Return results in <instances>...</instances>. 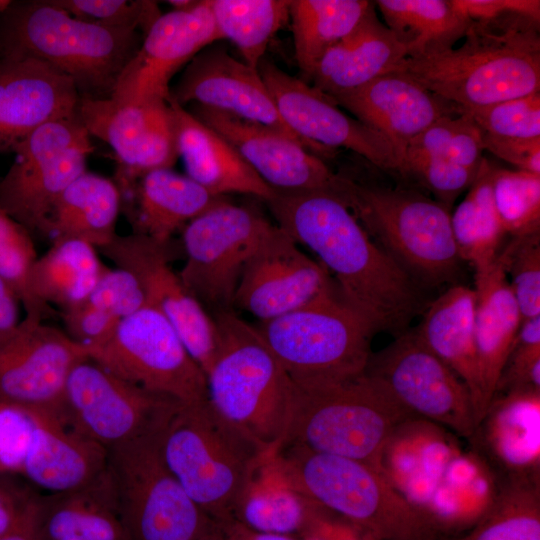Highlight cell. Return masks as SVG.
<instances>
[{
	"label": "cell",
	"mask_w": 540,
	"mask_h": 540,
	"mask_svg": "<svg viewBox=\"0 0 540 540\" xmlns=\"http://www.w3.org/2000/svg\"><path fill=\"white\" fill-rule=\"evenodd\" d=\"M266 203L278 226L317 254L343 300L374 334L408 330L423 309L421 288L375 244L340 197L274 190Z\"/></svg>",
	"instance_id": "1"
},
{
	"label": "cell",
	"mask_w": 540,
	"mask_h": 540,
	"mask_svg": "<svg viewBox=\"0 0 540 540\" xmlns=\"http://www.w3.org/2000/svg\"><path fill=\"white\" fill-rule=\"evenodd\" d=\"M463 38L459 47L406 57L389 72L462 109L540 92L538 22L518 15L471 21Z\"/></svg>",
	"instance_id": "2"
},
{
	"label": "cell",
	"mask_w": 540,
	"mask_h": 540,
	"mask_svg": "<svg viewBox=\"0 0 540 540\" xmlns=\"http://www.w3.org/2000/svg\"><path fill=\"white\" fill-rule=\"evenodd\" d=\"M144 35L74 17L51 0L11 3L0 13V56L31 58L69 77L82 99H108Z\"/></svg>",
	"instance_id": "3"
},
{
	"label": "cell",
	"mask_w": 540,
	"mask_h": 540,
	"mask_svg": "<svg viewBox=\"0 0 540 540\" xmlns=\"http://www.w3.org/2000/svg\"><path fill=\"white\" fill-rule=\"evenodd\" d=\"M294 386L284 444L355 459L383 472V456L391 438L415 416L366 369L346 378Z\"/></svg>",
	"instance_id": "4"
},
{
	"label": "cell",
	"mask_w": 540,
	"mask_h": 540,
	"mask_svg": "<svg viewBox=\"0 0 540 540\" xmlns=\"http://www.w3.org/2000/svg\"><path fill=\"white\" fill-rule=\"evenodd\" d=\"M160 451L187 495L217 523L234 521L248 484L273 456L208 399L180 403L161 430Z\"/></svg>",
	"instance_id": "5"
},
{
	"label": "cell",
	"mask_w": 540,
	"mask_h": 540,
	"mask_svg": "<svg viewBox=\"0 0 540 540\" xmlns=\"http://www.w3.org/2000/svg\"><path fill=\"white\" fill-rule=\"evenodd\" d=\"M273 462L301 495L377 540H438L431 520L387 475L355 459L284 444Z\"/></svg>",
	"instance_id": "6"
},
{
	"label": "cell",
	"mask_w": 540,
	"mask_h": 540,
	"mask_svg": "<svg viewBox=\"0 0 540 540\" xmlns=\"http://www.w3.org/2000/svg\"><path fill=\"white\" fill-rule=\"evenodd\" d=\"M220 345L206 373L208 400L228 422L275 455L283 446L295 386L255 326L214 313Z\"/></svg>",
	"instance_id": "7"
},
{
	"label": "cell",
	"mask_w": 540,
	"mask_h": 540,
	"mask_svg": "<svg viewBox=\"0 0 540 540\" xmlns=\"http://www.w3.org/2000/svg\"><path fill=\"white\" fill-rule=\"evenodd\" d=\"M343 201L375 244L420 288L456 279L462 260L447 207L414 189L350 178Z\"/></svg>",
	"instance_id": "8"
},
{
	"label": "cell",
	"mask_w": 540,
	"mask_h": 540,
	"mask_svg": "<svg viewBox=\"0 0 540 540\" xmlns=\"http://www.w3.org/2000/svg\"><path fill=\"white\" fill-rule=\"evenodd\" d=\"M161 430L108 449L119 512L128 540H198L218 523L187 495L160 451Z\"/></svg>",
	"instance_id": "9"
},
{
	"label": "cell",
	"mask_w": 540,
	"mask_h": 540,
	"mask_svg": "<svg viewBox=\"0 0 540 540\" xmlns=\"http://www.w3.org/2000/svg\"><path fill=\"white\" fill-rule=\"evenodd\" d=\"M294 383L365 371L373 332L340 293L255 326Z\"/></svg>",
	"instance_id": "10"
},
{
	"label": "cell",
	"mask_w": 540,
	"mask_h": 540,
	"mask_svg": "<svg viewBox=\"0 0 540 540\" xmlns=\"http://www.w3.org/2000/svg\"><path fill=\"white\" fill-rule=\"evenodd\" d=\"M91 136L77 115L43 124L13 152L0 179V207L31 235L49 238V217L64 190L86 171Z\"/></svg>",
	"instance_id": "11"
},
{
	"label": "cell",
	"mask_w": 540,
	"mask_h": 540,
	"mask_svg": "<svg viewBox=\"0 0 540 540\" xmlns=\"http://www.w3.org/2000/svg\"><path fill=\"white\" fill-rule=\"evenodd\" d=\"M90 359L145 390L183 403L208 399L207 379L167 319L146 305L124 318Z\"/></svg>",
	"instance_id": "12"
},
{
	"label": "cell",
	"mask_w": 540,
	"mask_h": 540,
	"mask_svg": "<svg viewBox=\"0 0 540 540\" xmlns=\"http://www.w3.org/2000/svg\"><path fill=\"white\" fill-rule=\"evenodd\" d=\"M274 226L228 198L208 209L182 229V283L215 313L231 310L244 267Z\"/></svg>",
	"instance_id": "13"
},
{
	"label": "cell",
	"mask_w": 540,
	"mask_h": 540,
	"mask_svg": "<svg viewBox=\"0 0 540 540\" xmlns=\"http://www.w3.org/2000/svg\"><path fill=\"white\" fill-rule=\"evenodd\" d=\"M180 403L130 383L88 357L67 378L58 418L109 449L162 429Z\"/></svg>",
	"instance_id": "14"
},
{
	"label": "cell",
	"mask_w": 540,
	"mask_h": 540,
	"mask_svg": "<svg viewBox=\"0 0 540 540\" xmlns=\"http://www.w3.org/2000/svg\"><path fill=\"white\" fill-rule=\"evenodd\" d=\"M366 371L382 380L414 415L468 439L476 427L468 388L457 374L408 329L377 354Z\"/></svg>",
	"instance_id": "15"
},
{
	"label": "cell",
	"mask_w": 540,
	"mask_h": 540,
	"mask_svg": "<svg viewBox=\"0 0 540 540\" xmlns=\"http://www.w3.org/2000/svg\"><path fill=\"white\" fill-rule=\"evenodd\" d=\"M180 250L173 242L161 243L143 235H129L113 248L111 261L140 282L147 305L171 324L186 350L206 373L214 362L220 335L214 317L184 286L170 266Z\"/></svg>",
	"instance_id": "16"
},
{
	"label": "cell",
	"mask_w": 540,
	"mask_h": 540,
	"mask_svg": "<svg viewBox=\"0 0 540 540\" xmlns=\"http://www.w3.org/2000/svg\"><path fill=\"white\" fill-rule=\"evenodd\" d=\"M169 97L179 105L198 104L267 127L301 143L320 157L332 158L336 150L312 144L289 129L258 69L237 60L226 47L213 43L185 67Z\"/></svg>",
	"instance_id": "17"
},
{
	"label": "cell",
	"mask_w": 540,
	"mask_h": 540,
	"mask_svg": "<svg viewBox=\"0 0 540 540\" xmlns=\"http://www.w3.org/2000/svg\"><path fill=\"white\" fill-rule=\"evenodd\" d=\"M77 117L90 136L106 142L115 152L119 165L114 181L121 194L144 174L172 168L178 158L167 100L80 98Z\"/></svg>",
	"instance_id": "18"
},
{
	"label": "cell",
	"mask_w": 540,
	"mask_h": 540,
	"mask_svg": "<svg viewBox=\"0 0 540 540\" xmlns=\"http://www.w3.org/2000/svg\"><path fill=\"white\" fill-rule=\"evenodd\" d=\"M86 358V349L64 330L24 316L0 344V402L58 417L67 378Z\"/></svg>",
	"instance_id": "19"
},
{
	"label": "cell",
	"mask_w": 540,
	"mask_h": 540,
	"mask_svg": "<svg viewBox=\"0 0 540 540\" xmlns=\"http://www.w3.org/2000/svg\"><path fill=\"white\" fill-rule=\"evenodd\" d=\"M336 293L327 269L275 225L244 267L233 306L266 321Z\"/></svg>",
	"instance_id": "20"
},
{
	"label": "cell",
	"mask_w": 540,
	"mask_h": 540,
	"mask_svg": "<svg viewBox=\"0 0 540 540\" xmlns=\"http://www.w3.org/2000/svg\"><path fill=\"white\" fill-rule=\"evenodd\" d=\"M258 71L282 120L299 137L329 149H349L380 169L397 170L400 157L393 145L343 113L325 94L265 58Z\"/></svg>",
	"instance_id": "21"
},
{
	"label": "cell",
	"mask_w": 540,
	"mask_h": 540,
	"mask_svg": "<svg viewBox=\"0 0 540 540\" xmlns=\"http://www.w3.org/2000/svg\"><path fill=\"white\" fill-rule=\"evenodd\" d=\"M193 116L226 139L273 190L325 191L342 199L348 177L334 173L301 143L232 114L191 104Z\"/></svg>",
	"instance_id": "22"
},
{
	"label": "cell",
	"mask_w": 540,
	"mask_h": 540,
	"mask_svg": "<svg viewBox=\"0 0 540 540\" xmlns=\"http://www.w3.org/2000/svg\"><path fill=\"white\" fill-rule=\"evenodd\" d=\"M210 0L161 14L122 72L111 98L128 102L166 101L170 80L201 50L219 41Z\"/></svg>",
	"instance_id": "23"
},
{
	"label": "cell",
	"mask_w": 540,
	"mask_h": 540,
	"mask_svg": "<svg viewBox=\"0 0 540 540\" xmlns=\"http://www.w3.org/2000/svg\"><path fill=\"white\" fill-rule=\"evenodd\" d=\"M496 487H540V390L493 395L468 438Z\"/></svg>",
	"instance_id": "24"
},
{
	"label": "cell",
	"mask_w": 540,
	"mask_h": 540,
	"mask_svg": "<svg viewBox=\"0 0 540 540\" xmlns=\"http://www.w3.org/2000/svg\"><path fill=\"white\" fill-rule=\"evenodd\" d=\"M327 97L386 138L396 149L400 161L408 143L427 127L441 118L462 113L459 106L396 72L382 74L360 87Z\"/></svg>",
	"instance_id": "25"
},
{
	"label": "cell",
	"mask_w": 540,
	"mask_h": 540,
	"mask_svg": "<svg viewBox=\"0 0 540 540\" xmlns=\"http://www.w3.org/2000/svg\"><path fill=\"white\" fill-rule=\"evenodd\" d=\"M80 96L73 81L45 62H0V153L14 149L48 122L77 115Z\"/></svg>",
	"instance_id": "26"
},
{
	"label": "cell",
	"mask_w": 540,
	"mask_h": 540,
	"mask_svg": "<svg viewBox=\"0 0 540 540\" xmlns=\"http://www.w3.org/2000/svg\"><path fill=\"white\" fill-rule=\"evenodd\" d=\"M186 175L217 196L240 193L265 202L274 190L220 134L202 123L172 98L167 99Z\"/></svg>",
	"instance_id": "27"
},
{
	"label": "cell",
	"mask_w": 540,
	"mask_h": 540,
	"mask_svg": "<svg viewBox=\"0 0 540 540\" xmlns=\"http://www.w3.org/2000/svg\"><path fill=\"white\" fill-rule=\"evenodd\" d=\"M108 466V449L65 425L56 415L37 410L21 476L47 493L81 487Z\"/></svg>",
	"instance_id": "28"
},
{
	"label": "cell",
	"mask_w": 540,
	"mask_h": 540,
	"mask_svg": "<svg viewBox=\"0 0 540 540\" xmlns=\"http://www.w3.org/2000/svg\"><path fill=\"white\" fill-rule=\"evenodd\" d=\"M375 3L354 29L329 48L305 82L330 96L388 73L409 56L408 48L379 20Z\"/></svg>",
	"instance_id": "29"
},
{
	"label": "cell",
	"mask_w": 540,
	"mask_h": 540,
	"mask_svg": "<svg viewBox=\"0 0 540 540\" xmlns=\"http://www.w3.org/2000/svg\"><path fill=\"white\" fill-rule=\"evenodd\" d=\"M37 540H128L108 466L81 487L38 494Z\"/></svg>",
	"instance_id": "30"
},
{
	"label": "cell",
	"mask_w": 540,
	"mask_h": 540,
	"mask_svg": "<svg viewBox=\"0 0 540 540\" xmlns=\"http://www.w3.org/2000/svg\"><path fill=\"white\" fill-rule=\"evenodd\" d=\"M126 212L133 233L168 242L190 221L227 199L213 195L187 175L172 168L152 170L127 191Z\"/></svg>",
	"instance_id": "31"
},
{
	"label": "cell",
	"mask_w": 540,
	"mask_h": 540,
	"mask_svg": "<svg viewBox=\"0 0 540 540\" xmlns=\"http://www.w3.org/2000/svg\"><path fill=\"white\" fill-rule=\"evenodd\" d=\"M475 292L453 285L427 308L414 328L424 344L464 382L474 406L476 425L486 412L475 342Z\"/></svg>",
	"instance_id": "32"
},
{
	"label": "cell",
	"mask_w": 540,
	"mask_h": 540,
	"mask_svg": "<svg viewBox=\"0 0 540 540\" xmlns=\"http://www.w3.org/2000/svg\"><path fill=\"white\" fill-rule=\"evenodd\" d=\"M474 281L475 342L488 407L522 322L506 272L505 248L490 265L475 271Z\"/></svg>",
	"instance_id": "33"
},
{
	"label": "cell",
	"mask_w": 540,
	"mask_h": 540,
	"mask_svg": "<svg viewBox=\"0 0 540 540\" xmlns=\"http://www.w3.org/2000/svg\"><path fill=\"white\" fill-rule=\"evenodd\" d=\"M121 206L117 183L86 170L55 202L49 217V238L51 242L80 240L99 250L116 237Z\"/></svg>",
	"instance_id": "34"
},
{
	"label": "cell",
	"mask_w": 540,
	"mask_h": 540,
	"mask_svg": "<svg viewBox=\"0 0 540 540\" xmlns=\"http://www.w3.org/2000/svg\"><path fill=\"white\" fill-rule=\"evenodd\" d=\"M30 273V290L43 306L61 313L76 309L88 298L107 266L92 245L74 239L51 242Z\"/></svg>",
	"instance_id": "35"
},
{
	"label": "cell",
	"mask_w": 540,
	"mask_h": 540,
	"mask_svg": "<svg viewBox=\"0 0 540 540\" xmlns=\"http://www.w3.org/2000/svg\"><path fill=\"white\" fill-rule=\"evenodd\" d=\"M321 509L283 478L272 456L248 484L234 521L251 531L298 538Z\"/></svg>",
	"instance_id": "36"
},
{
	"label": "cell",
	"mask_w": 540,
	"mask_h": 540,
	"mask_svg": "<svg viewBox=\"0 0 540 540\" xmlns=\"http://www.w3.org/2000/svg\"><path fill=\"white\" fill-rule=\"evenodd\" d=\"M374 3L385 25L408 48L409 56L453 47L464 37L471 23L452 0H377Z\"/></svg>",
	"instance_id": "37"
},
{
	"label": "cell",
	"mask_w": 540,
	"mask_h": 540,
	"mask_svg": "<svg viewBox=\"0 0 540 540\" xmlns=\"http://www.w3.org/2000/svg\"><path fill=\"white\" fill-rule=\"evenodd\" d=\"M372 3L367 0L290 1L295 58L306 79L325 52L354 29Z\"/></svg>",
	"instance_id": "38"
},
{
	"label": "cell",
	"mask_w": 540,
	"mask_h": 540,
	"mask_svg": "<svg viewBox=\"0 0 540 540\" xmlns=\"http://www.w3.org/2000/svg\"><path fill=\"white\" fill-rule=\"evenodd\" d=\"M493 164L482 159L465 198L451 215V227L462 261L474 271L490 265L498 256L504 236L492 194Z\"/></svg>",
	"instance_id": "39"
},
{
	"label": "cell",
	"mask_w": 540,
	"mask_h": 540,
	"mask_svg": "<svg viewBox=\"0 0 540 540\" xmlns=\"http://www.w3.org/2000/svg\"><path fill=\"white\" fill-rule=\"evenodd\" d=\"M291 0H210L220 40L231 41L243 62L258 69L273 36L290 19Z\"/></svg>",
	"instance_id": "40"
},
{
	"label": "cell",
	"mask_w": 540,
	"mask_h": 540,
	"mask_svg": "<svg viewBox=\"0 0 540 540\" xmlns=\"http://www.w3.org/2000/svg\"><path fill=\"white\" fill-rule=\"evenodd\" d=\"M438 540H540V487L495 488L473 527L464 535Z\"/></svg>",
	"instance_id": "41"
},
{
	"label": "cell",
	"mask_w": 540,
	"mask_h": 540,
	"mask_svg": "<svg viewBox=\"0 0 540 540\" xmlns=\"http://www.w3.org/2000/svg\"><path fill=\"white\" fill-rule=\"evenodd\" d=\"M492 194L506 234L540 232V175L493 165Z\"/></svg>",
	"instance_id": "42"
},
{
	"label": "cell",
	"mask_w": 540,
	"mask_h": 540,
	"mask_svg": "<svg viewBox=\"0 0 540 540\" xmlns=\"http://www.w3.org/2000/svg\"><path fill=\"white\" fill-rule=\"evenodd\" d=\"M32 235L0 207V277L17 293L25 316L46 321L59 314L41 305L30 290V273L37 258Z\"/></svg>",
	"instance_id": "43"
},
{
	"label": "cell",
	"mask_w": 540,
	"mask_h": 540,
	"mask_svg": "<svg viewBox=\"0 0 540 540\" xmlns=\"http://www.w3.org/2000/svg\"><path fill=\"white\" fill-rule=\"evenodd\" d=\"M81 20L105 27L136 30L145 35L161 15L150 0H51Z\"/></svg>",
	"instance_id": "44"
},
{
	"label": "cell",
	"mask_w": 540,
	"mask_h": 540,
	"mask_svg": "<svg viewBox=\"0 0 540 540\" xmlns=\"http://www.w3.org/2000/svg\"><path fill=\"white\" fill-rule=\"evenodd\" d=\"M462 112L483 133L514 138L540 137V92L482 107L462 109Z\"/></svg>",
	"instance_id": "45"
},
{
	"label": "cell",
	"mask_w": 540,
	"mask_h": 540,
	"mask_svg": "<svg viewBox=\"0 0 540 540\" xmlns=\"http://www.w3.org/2000/svg\"><path fill=\"white\" fill-rule=\"evenodd\" d=\"M504 248L506 272L522 320L540 316V232L512 237Z\"/></svg>",
	"instance_id": "46"
},
{
	"label": "cell",
	"mask_w": 540,
	"mask_h": 540,
	"mask_svg": "<svg viewBox=\"0 0 540 540\" xmlns=\"http://www.w3.org/2000/svg\"><path fill=\"white\" fill-rule=\"evenodd\" d=\"M396 172L414 179L450 210L457 197L471 186L478 170L439 157L405 156Z\"/></svg>",
	"instance_id": "47"
},
{
	"label": "cell",
	"mask_w": 540,
	"mask_h": 540,
	"mask_svg": "<svg viewBox=\"0 0 540 540\" xmlns=\"http://www.w3.org/2000/svg\"><path fill=\"white\" fill-rule=\"evenodd\" d=\"M518 390H540V316L522 320L493 395Z\"/></svg>",
	"instance_id": "48"
},
{
	"label": "cell",
	"mask_w": 540,
	"mask_h": 540,
	"mask_svg": "<svg viewBox=\"0 0 540 540\" xmlns=\"http://www.w3.org/2000/svg\"><path fill=\"white\" fill-rule=\"evenodd\" d=\"M84 303L122 321L146 306L147 299L138 279L115 267L107 268Z\"/></svg>",
	"instance_id": "49"
},
{
	"label": "cell",
	"mask_w": 540,
	"mask_h": 540,
	"mask_svg": "<svg viewBox=\"0 0 540 540\" xmlns=\"http://www.w3.org/2000/svg\"><path fill=\"white\" fill-rule=\"evenodd\" d=\"M37 410L0 402V477L21 476Z\"/></svg>",
	"instance_id": "50"
},
{
	"label": "cell",
	"mask_w": 540,
	"mask_h": 540,
	"mask_svg": "<svg viewBox=\"0 0 540 540\" xmlns=\"http://www.w3.org/2000/svg\"><path fill=\"white\" fill-rule=\"evenodd\" d=\"M470 21L489 22L518 15L540 22L539 0H452Z\"/></svg>",
	"instance_id": "51"
},
{
	"label": "cell",
	"mask_w": 540,
	"mask_h": 540,
	"mask_svg": "<svg viewBox=\"0 0 540 540\" xmlns=\"http://www.w3.org/2000/svg\"><path fill=\"white\" fill-rule=\"evenodd\" d=\"M482 143L484 150L518 170L540 175V137H502L482 132Z\"/></svg>",
	"instance_id": "52"
},
{
	"label": "cell",
	"mask_w": 540,
	"mask_h": 540,
	"mask_svg": "<svg viewBox=\"0 0 540 540\" xmlns=\"http://www.w3.org/2000/svg\"><path fill=\"white\" fill-rule=\"evenodd\" d=\"M299 540H377L366 530L321 509L313 518Z\"/></svg>",
	"instance_id": "53"
},
{
	"label": "cell",
	"mask_w": 540,
	"mask_h": 540,
	"mask_svg": "<svg viewBox=\"0 0 540 540\" xmlns=\"http://www.w3.org/2000/svg\"><path fill=\"white\" fill-rule=\"evenodd\" d=\"M14 478L0 477V540L13 528L36 493Z\"/></svg>",
	"instance_id": "54"
},
{
	"label": "cell",
	"mask_w": 540,
	"mask_h": 540,
	"mask_svg": "<svg viewBox=\"0 0 540 540\" xmlns=\"http://www.w3.org/2000/svg\"><path fill=\"white\" fill-rule=\"evenodd\" d=\"M21 301L15 290L0 277V344L11 338L22 321Z\"/></svg>",
	"instance_id": "55"
},
{
	"label": "cell",
	"mask_w": 540,
	"mask_h": 540,
	"mask_svg": "<svg viewBox=\"0 0 540 540\" xmlns=\"http://www.w3.org/2000/svg\"><path fill=\"white\" fill-rule=\"evenodd\" d=\"M30 499L13 528L1 540H37V498Z\"/></svg>",
	"instance_id": "56"
},
{
	"label": "cell",
	"mask_w": 540,
	"mask_h": 540,
	"mask_svg": "<svg viewBox=\"0 0 540 540\" xmlns=\"http://www.w3.org/2000/svg\"><path fill=\"white\" fill-rule=\"evenodd\" d=\"M218 527L225 540H299L294 536L251 531L235 521L218 523Z\"/></svg>",
	"instance_id": "57"
},
{
	"label": "cell",
	"mask_w": 540,
	"mask_h": 540,
	"mask_svg": "<svg viewBox=\"0 0 540 540\" xmlns=\"http://www.w3.org/2000/svg\"><path fill=\"white\" fill-rule=\"evenodd\" d=\"M197 0H170L167 3L173 7L172 10L182 11L192 7Z\"/></svg>",
	"instance_id": "58"
},
{
	"label": "cell",
	"mask_w": 540,
	"mask_h": 540,
	"mask_svg": "<svg viewBox=\"0 0 540 540\" xmlns=\"http://www.w3.org/2000/svg\"><path fill=\"white\" fill-rule=\"evenodd\" d=\"M198 540H225L223 538V536L221 535L220 531H219V527L217 528V530L209 535H206Z\"/></svg>",
	"instance_id": "59"
},
{
	"label": "cell",
	"mask_w": 540,
	"mask_h": 540,
	"mask_svg": "<svg viewBox=\"0 0 540 540\" xmlns=\"http://www.w3.org/2000/svg\"><path fill=\"white\" fill-rule=\"evenodd\" d=\"M12 1L10 0H0V13L6 11L11 5Z\"/></svg>",
	"instance_id": "60"
},
{
	"label": "cell",
	"mask_w": 540,
	"mask_h": 540,
	"mask_svg": "<svg viewBox=\"0 0 540 540\" xmlns=\"http://www.w3.org/2000/svg\"><path fill=\"white\" fill-rule=\"evenodd\" d=\"M1 60H2V58H1V56H0V62H1Z\"/></svg>",
	"instance_id": "61"
}]
</instances>
